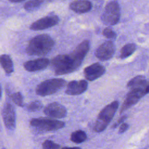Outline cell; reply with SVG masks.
<instances>
[{
  "label": "cell",
  "instance_id": "6da1fadb",
  "mask_svg": "<svg viewBox=\"0 0 149 149\" xmlns=\"http://www.w3.org/2000/svg\"><path fill=\"white\" fill-rule=\"evenodd\" d=\"M90 42H80L69 54H61L54 58L51 65L56 75H63L76 70L81 65L90 49Z\"/></svg>",
  "mask_w": 149,
  "mask_h": 149
},
{
  "label": "cell",
  "instance_id": "7a4b0ae2",
  "mask_svg": "<svg viewBox=\"0 0 149 149\" xmlns=\"http://www.w3.org/2000/svg\"><path fill=\"white\" fill-rule=\"evenodd\" d=\"M55 41L53 38L46 34L37 35L29 42L26 52L31 56H44L53 48Z\"/></svg>",
  "mask_w": 149,
  "mask_h": 149
},
{
  "label": "cell",
  "instance_id": "3957f363",
  "mask_svg": "<svg viewBox=\"0 0 149 149\" xmlns=\"http://www.w3.org/2000/svg\"><path fill=\"white\" fill-rule=\"evenodd\" d=\"M149 93V80H146L142 83L130 88L126 98L120 108L122 113L133 105L136 104L143 97Z\"/></svg>",
  "mask_w": 149,
  "mask_h": 149
},
{
  "label": "cell",
  "instance_id": "277c9868",
  "mask_svg": "<svg viewBox=\"0 0 149 149\" xmlns=\"http://www.w3.org/2000/svg\"><path fill=\"white\" fill-rule=\"evenodd\" d=\"M119 107V102L114 101L105 106L100 112L95 122L94 129L98 133L104 130L112 120Z\"/></svg>",
  "mask_w": 149,
  "mask_h": 149
},
{
  "label": "cell",
  "instance_id": "5b68a950",
  "mask_svg": "<svg viewBox=\"0 0 149 149\" xmlns=\"http://www.w3.org/2000/svg\"><path fill=\"white\" fill-rule=\"evenodd\" d=\"M66 85V81L61 78H54L40 83L36 89L37 94L40 96L52 95L61 90Z\"/></svg>",
  "mask_w": 149,
  "mask_h": 149
},
{
  "label": "cell",
  "instance_id": "8992f818",
  "mask_svg": "<svg viewBox=\"0 0 149 149\" xmlns=\"http://www.w3.org/2000/svg\"><path fill=\"white\" fill-rule=\"evenodd\" d=\"M120 17V9L116 1L109 2L105 6L101 16L102 22L107 26L117 24Z\"/></svg>",
  "mask_w": 149,
  "mask_h": 149
},
{
  "label": "cell",
  "instance_id": "52a82bcc",
  "mask_svg": "<svg viewBox=\"0 0 149 149\" xmlns=\"http://www.w3.org/2000/svg\"><path fill=\"white\" fill-rule=\"evenodd\" d=\"M30 123L31 126L37 129L47 132L56 131L65 126V123L62 121L45 118H33Z\"/></svg>",
  "mask_w": 149,
  "mask_h": 149
},
{
  "label": "cell",
  "instance_id": "ba28073f",
  "mask_svg": "<svg viewBox=\"0 0 149 149\" xmlns=\"http://www.w3.org/2000/svg\"><path fill=\"white\" fill-rule=\"evenodd\" d=\"M59 22V18L55 15H49L33 22L30 29L33 31H40L51 28L56 25Z\"/></svg>",
  "mask_w": 149,
  "mask_h": 149
},
{
  "label": "cell",
  "instance_id": "9c48e42d",
  "mask_svg": "<svg viewBox=\"0 0 149 149\" xmlns=\"http://www.w3.org/2000/svg\"><path fill=\"white\" fill-rule=\"evenodd\" d=\"M115 52V45L112 41H106L101 44L95 51V56L101 61L112 58Z\"/></svg>",
  "mask_w": 149,
  "mask_h": 149
},
{
  "label": "cell",
  "instance_id": "30bf717a",
  "mask_svg": "<svg viewBox=\"0 0 149 149\" xmlns=\"http://www.w3.org/2000/svg\"><path fill=\"white\" fill-rule=\"evenodd\" d=\"M2 116L6 127L9 130H13L16 126L15 111L10 103L7 102L3 105Z\"/></svg>",
  "mask_w": 149,
  "mask_h": 149
},
{
  "label": "cell",
  "instance_id": "8fae6325",
  "mask_svg": "<svg viewBox=\"0 0 149 149\" xmlns=\"http://www.w3.org/2000/svg\"><path fill=\"white\" fill-rule=\"evenodd\" d=\"M44 113L54 118H63L67 115L66 108L58 102H52L47 105L44 109Z\"/></svg>",
  "mask_w": 149,
  "mask_h": 149
},
{
  "label": "cell",
  "instance_id": "7c38bea8",
  "mask_svg": "<svg viewBox=\"0 0 149 149\" xmlns=\"http://www.w3.org/2000/svg\"><path fill=\"white\" fill-rule=\"evenodd\" d=\"M105 72V68L100 63H94L87 66L84 69L85 78L89 81H93L102 76Z\"/></svg>",
  "mask_w": 149,
  "mask_h": 149
},
{
  "label": "cell",
  "instance_id": "4fadbf2b",
  "mask_svg": "<svg viewBox=\"0 0 149 149\" xmlns=\"http://www.w3.org/2000/svg\"><path fill=\"white\" fill-rule=\"evenodd\" d=\"M88 83L86 80H72L68 84L65 93L71 95H79L86 91Z\"/></svg>",
  "mask_w": 149,
  "mask_h": 149
},
{
  "label": "cell",
  "instance_id": "5bb4252c",
  "mask_svg": "<svg viewBox=\"0 0 149 149\" xmlns=\"http://www.w3.org/2000/svg\"><path fill=\"white\" fill-rule=\"evenodd\" d=\"M49 63L50 62L47 58H38L26 62L23 66L27 71L33 72L46 69Z\"/></svg>",
  "mask_w": 149,
  "mask_h": 149
},
{
  "label": "cell",
  "instance_id": "9a60e30c",
  "mask_svg": "<svg viewBox=\"0 0 149 149\" xmlns=\"http://www.w3.org/2000/svg\"><path fill=\"white\" fill-rule=\"evenodd\" d=\"M92 3L88 0H76L69 5V8L77 13H85L92 9Z\"/></svg>",
  "mask_w": 149,
  "mask_h": 149
},
{
  "label": "cell",
  "instance_id": "2e32d148",
  "mask_svg": "<svg viewBox=\"0 0 149 149\" xmlns=\"http://www.w3.org/2000/svg\"><path fill=\"white\" fill-rule=\"evenodd\" d=\"M0 65L8 74L13 72L14 68L13 61L10 56L7 54H2L0 55Z\"/></svg>",
  "mask_w": 149,
  "mask_h": 149
},
{
  "label": "cell",
  "instance_id": "e0dca14e",
  "mask_svg": "<svg viewBox=\"0 0 149 149\" xmlns=\"http://www.w3.org/2000/svg\"><path fill=\"white\" fill-rule=\"evenodd\" d=\"M136 49V45L133 43H129L125 45L120 49V58H126L130 56Z\"/></svg>",
  "mask_w": 149,
  "mask_h": 149
},
{
  "label": "cell",
  "instance_id": "ac0fdd59",
  "mask_svg": "<svg viewBox=\"0 0 149 149\" xmlns=\"http://www.w3.org/2000/svg\"><path fill=\"white\" fill-rule=\"evenodd\" d=\"M87 139V134L81 130H77L72 133L70 140L75 143H81Z\"/></svg>",
  "mask_w": 149,
  "mask_h": 149
},
{
  "label": "cell",
  "instance_id": "d6986e66",
  "mask_svg": "<svg viewBox=\"0 0 149 149\" xmlns=\"http://www.w3.org/2000/svg\"><path fill=\"white\" fill-rule=\"evenodd\" d=\"M45 0H29L24 5V8L28 12H33L38 9Z\"/></svg>",
  "mask_w": 149,
  "mask_h": 149
},
{
  "label": "cell",
  "instance_id": "ffe728a7",
  "mask_svg": "<svg viewBox=\"0 0 149 149\" xmlns=\"http://www.w3.org/2000/svg\"><path fill=\"white\" fill-rule=\"evenodd\" d=\"M146 80L145 76L142 75L137 76L133 79H132L127 84V86L128 88H131L137 85L141 84V83L144 82Z\"/></svg>",
  "mask_w": 149,
  "mask_h": 149
},
{
  "label": "cell",
  "instance_id": "44dd1931",
  "mask_svg": "<svg viewBox=\"0 0 149 149\" xmlns=\"http://www.w3.org/2000/svg\"><path fill=\"white\" fill-rule=\"evenodd\" d=\"M42 107V104L40 101H34L27 105H26V108L27 111L29 112H36L39 111Z\"/></svg>",
  "mask_w": 149,
  "mask_h": 149
},
{
  "label": "cell",
  "instance_id": "7402d4cb",
  "mask_svg": "<svg viewBox=\"0 0 149 149\" xmlns=\"http://www.w3.org/2000/svg\"><path fill=\"white\" fill-rule=\"evenodd\" d=\"M13 102L19 107H24L23 103V97L20 92H16L12 94L11 96Z\"/></svg>",
  "mask_w": 149,
  "mask_h": 149
},
{
  "label": "cell",
  "instance_id": "603a6c76",
  "mask_svg": "<svg viewBox=\"0 0 149 149\" xmlns=\"http://www.w3.org/2000/svg\"><path fill=\"white\" fill-rule=\"evenodd\" d=\"M42 149H59L60 146L51 140H47L42 143Z\"/></svg>",
  "mask_w": 149,
  "mask_h": 149
},
{
  "label": "cell",
  "instance_id": "cb8c5ba5",
  "mask_svg": "<svg viewBox=\"0 0 149 149\" xmlns=\"http://www.w3.org/2000/svg\"><path fill=\"white\" fill-rule=\"evenodd\" d=\"M102 34L106 38L111 40H114L116 37V34L115 33V32L112 29L109 27H107L103 30Z\"/></svg>",
  "mask_w": 149,
  "mask_h": 149
},
{
  "label": "cell",
  "instance_id": "d4e9b609",
  "mask_svg": "<svg viewBox=\"0 0 149 149\" xmlns=\"http://www.w3.org/2000/svg\"><path fill=\"white\" fill-rule=\"evenodd\" d=\"M126 118H127V116H126V115L122 116L121 118H120L118 120L117 122H116L112 125V127L113 129H115V128H116V127H118L120 124H121V123H123V122L126 119Z\"/></svg>",
  "mask_w": 149,
  "mask_h": 149
},
{
  "label": "cell",
  "instance_id": "484cf974",
  "mask_svg": "<svg viewBox=\"0 0 149 149\" xmlns=\"http://www.w3.org/2000/svg\"><path fill=\"white\" fill-rule=\"evenodd\" d=\"M129 126V125L126 123H122L119 129V131H118L119 133H123L125 132H126L128 129Z\"/></svg>",
  "mask_w": 149,
  "mask_h": 149
},
{
  "label": "cell",
  "instance_id": "4316f807",
  "mask_svg": "<svg viewBox=\"0 0 149 149\" xmlns=\"http://www.w3.org/2000/svg\"><path fill=\"white\" fill-rule=\"evenodd\" d=\"M10 2H12V3H19V2H21L23 1H24L26 0H9Z\"/></svg>",
  "mask_w": 149,
  "mask_h": 149
},
{
  "label": "cell",
  "instance_id": "83f0119b",
  "mask_svg": "<svg viewBox=\"0 0 149 149\" xmlns=\"http://www.w3.org/2000/svg\"><path fill=\"white\" fill-rule=\"evenodd\" d=\"M62 149H81L80 147H63Z\"/></svg>",
  "mask_w": 149,
  "mask_h": 149
},
{
  "label": "cell",
  "instance_id": "f1b7e54d",
  "mask_svg": "<svg viewBox=\"0 0 149 149\" xmlns=\"http://www.w3.org/2000/svg\"><path fill=\"white\" fill-rule=\"evenodd\" d=\"M2 97V88H1V86L0 85V100Z\"/></svg>",
  "mask_w": 149,
  "mask_h": 149
},
{
  "label": "cell",
  "instance_id": "f546056e",
  "mask_svg": "<svg viewBox=\"0 0 149 149\" xmlns=\"http://www.w3.org/2000/svg\"><path fill=\"white\" fill-rule=\"evenodd\" d=\"M2 149H6V148H2Z\"/></svg>",
  "mask_w": 149,
  "mask_h": 149
}]
</instances>
